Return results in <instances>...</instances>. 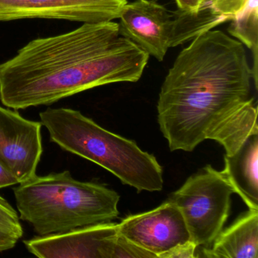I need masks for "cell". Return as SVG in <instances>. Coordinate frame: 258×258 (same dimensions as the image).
I'll list each match as a JSON object with an SVG mask.
<instances>
[{"instance_id":"1","label":"cell","mask_w":258,"mask_h":258,"mask_svg":"<svg viewBox=\"0 0 258 258\" xmlns=\"http://www.w3.org/2000/svg\"><path fill=\"white\" fill-rule=\"evenodd\" d=\"M149 55L122 37L118 23H84L29 42L0 64V100L14 110L49 105L107 84L137 82Z\"/></svg>"},{"instance_id":"2","label":"cell","mask_w":258,"mask_h":258,"mask_svg":"<svg viewBox=\"0 0 258 258\" xmlns=\"http://www.w3.org/2000/svg\"><path fill=\"white\" fill-rule=\"evenodd\" d=\"M13 188L21 220L38 236L56 235L118 217L120 196L101 184L75 179L69 170L35 176Z\"/></svg>"},{"instance_id":"3","label":"cell","mask_w":258,"mask_h":258,"mask_svg":"<svg viewBox=\"0 0 258 258\" xmlns=\"http://www.w3.org/2000/svg\"><path fill=\"white\" fill-rule=\"evenodd\" d=\"M40 118L51 141L64 150L101 166L139 192L163 189L162 167L135 142L104 129L72 108H49Z\"/></svg>"},{"instance_id":"4","label":"cell","mask_w":258,"mask_h":258,"mask_svg":"<svg viewBox=\"0 0 258 258\" xmlns=\"http://www.w3.org/2000/svg\"><path fill=\"white\" fill-rule=\"evenodd\" d=\"M233 193L223 172L207 165L188 177L169 200L180 211L190 240L198 247H209L229 217Z\"/></svg>"},{"instance_id":"5","label":"cell","mask_w":258,"mask_h":258,"mask_svg":"<svg viewBox=\"0 0 258 258\" xmlns=\"http://www.w3.org/2000/svg\"><path fill=\"white\" fill-rule=\"evenodd\" d=\"M127 0H0V22L60 19L83 23L118 19Z\"/></svg>"},{"instance_id":"6","label":"cell","mask_w":258,"mask_h":258,"mask_svg":"<svg viewBox=\"0 0 258 258\" xmlns=\"http://www.w3.org/2000/svg\"><path fill=\"white\" fill-rule=\"evenodd\" d=\"M119 33L141 48L149 56L162 61L167 50L174 47L173 12L152 0L127 4L120 14Z\"/></svg>"},{"instance_id":"7","label":"cell","mask_w":258,"mask_h":258,"mask_svg":"<svg viewBox=\"0 0 258 258\" xmlns=\"http://www.w3.org/2000/svg\"><path fill=\"white\" fill-rule=\"evenodd\" d=\"M117 229L120 235L157 258L190 240L180 211L170 200L152 211L128 216L117 224Z\"/></svg>"},{"instance_id":"8","label":"cell","mask_w":258,"mask_h":258,"mask_svg":"<svg viewBox=\"0 0 258 258\" xmlns=\"http://www.w3.org/2000/svg\"><path fill=\"white\" fill-rule=\"evenodd\" d=\"M41 122L22 117L18 111L0 106V161L19 183L37 176L43 154Z\"/></svg>"},{"instance_id":"9","label":"cell","mask_w":258,"mask_h":258,"mask_svg":"<svg viewBox=\"0 0 258 258\" xmlns=\"http://www.w3.org/2000/svg\"><path fill=\"white\" fill-rule=\"evenodd\" d=\"M117 233V223L106 222L35 237L24 244L30 253L40 258H111Z\"/></svg>"},{"instance_id":"10","label":"cell","mask_w":258,"mask_h":258,"mask_svg":"<svg viewBox=\"0 0 258 258\" xmlns=\"http://www.w3.org/2000/svg\"><path fill=\"white\" fill-rule=\"evenodd\" d=\"M202 250L210 258L258 257V210L249 209Z\"/></svg>"},{"instance_id":"11","label":"cell","mask_w":258,"mask_h":258,"mask_svg":"<svg viewBox=\"0 0 258 258\" xmlns=\"http://www.w3.org/2000/svg\"><path fill=\"white\" fill-rule=\"evenodd\" d=\"M226 179L249 209L258 210V137L248 140L232 156H224Z\"/></svg>"},{"instance_id":"12","label":"cell","mask_w":258,"mask_h":258,"mask_svg":"<svg viewBox=\"0 0 258 258\" xmlns=\"http://www.w3.org/2000/svg\"><path fill=\"white\" fill-rule=\"evenodd\" d=\"M228 32L252 51L253 64L251 71L255 88L256 90L258 61V0H247L244 7L232 18L230 25L228 28Z\"/></svg>"},{"instance_id":"13","label":"cell","mask_w":258,"mask_h":258,"mask_svg":"<svg viewBox=\"0 0 258 258\" xmlns=\"http://www.w3.org/2000/svg\"><path fill=\"white\" fill-rule=\"evenodd\" d=\"M19 214L0 196V253L11 250L23 236Z\"/></svg>"},{"instance_id":"14","label":"cell","mask_w":258,"mask_h":258,"mask_svg":"<svg viewBox=\"0 0 258 258\" xmlns=\"http://www.w3.org/2000/svg\"><path fill=\"white\" fill-rule=\"evenodd\" d=\"M151 258L156 257L155 254L139 247L132 241L117 233L113 247L112 257Z\"/></svg>"},{"instance_id":"15","label":"cell","mask_w":258,"mask_h":258,"mask_svg":"<svg viewBox=\"0 0 258 258\" xmlns=\"http://www.w3.org/2000/svg\"><path fill=\"white\" fill-rule=\"evenodd\" d=\"M247 0H208L210 7L217 14L233 18Z\"/></svg>"},{"instance_id":"16","label":"cell","mask_w":258,"mask_h":258,"mask_svg":"<svg viewBox=\"0 0 258 258\" xmlns=\"http://www.w3.org/2000/svg\"><path fill=\"white\" fill-rule=\"evenodd\" d=\"M198 246L189 240L186 242L177 244L158 256V258H193Z\"/></svg>"},{"instance_id":"17","label":"cell","mask_w":258,"mask_h":258,"mask_svg":"<svg viewBox=\"0 0 258 258\" xmlns=\"http://www.w3.org/2000/svg\"><path fill=\"white\" fill-rule=\"evenodd\" d=\"M17 178L5 164L0 161V188L19 184Z\"/></svg>"},{"instance_id":"18","label":"cell","mask_w":258,"mask_h":258,"mask_svg":"<svg viewBox=\"0 0 258 258\" xmlns=\"http://www.w3.org/2000/svg\"><path fill=\"white\" fill-rule=\"evenodd\" d=\"M179 10L188 12H198L202 8L206 0H175Z\"/></svg>"}]
</instances>
